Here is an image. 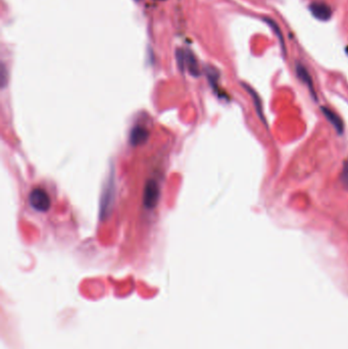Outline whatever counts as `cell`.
Instances as JSON below:
<instances>
[{"label": "cell", "instance_id": "6da1fadb", "mask_svg": "<svg viewBox=\"0 0 348 349\" xmlns=\"http://www.w3.org/2000/svg\"><path fill=\"white\" fill-rule=\"evenodd\" d=\"M160 189L155 180H149L145 185L143 193V204L147 209H154L159 201Z\"/></svg>", "mask_w": 348, "mask_h": 349}, {"label": "cell", "instance_id": "8992f818", "mask_svg": "<svg viewBox=\"0 0 348 349\" xmlns=\"http://www.w3.org/2000/svg\"><path fill=\"white\" fill-rule=\"evenodd\" d=\"M322 113L324 114L325 118L331 123V125L335 128V130L339 133L342 134L343 130H344V124L342 122V120L340 119V117L334 113L332 109L327 108V107H322Z\"/></svg>", "mask_w": 348, "mask_h": 349}, {"label": "cell", "instance_id": "5b68a950", "mask_svg": "<svg viewBox=\"0 0 348 349\" xmlns=\"http://www.w3.org/2000/svg\"><path fill=\"white\" fill-rule=\"evenodd\" d=\"M149 138V132L147 129H145L141 126L134 127L130 133V143L133 146L143 145L147 142Z\"/></svg>", "mask_w": 348, "mask_h": 349}, {"label": "cell", "instance_id": "ba28073f", "mask_svg": "<svg viewBox=\"0 0 348 349\" xmlns=\"http://www.w3.org/2000/svg\"><path fill=\"white\" fill-rule=\"evenodd\" d=\"M244 88L246 89V91L248 92V93L250 94V96L252 97V100H253V103L255 105V108H256V112H258L259 116H260V119L264 122V124H267L266 121H265V117H264V114H263V105H262V100L259 96V94L256 93V92L248 85L246 84H243Z\"/></svg>", "mask_w": 348, "mask_h": 349}, {"label": "cell", "instance_id": "8fae6325", "mask_svg": "<svg viewBox=\"0 0 348 349\" xmlns=\"http://www.w3.org/2000/svg\"><path fill=\"white\" fill-rule=\"evenodd\" d=\"M340 180H341L343 185L345 186V188L348 189V160L345 161L344 164H343V169H342Z\"/></svg>", "mask_w": 348, "mask_h": 349}, {"label": "cell", "instance_id": "3957f363", "mask_svg": "<svg viewBox=\"0 0 348 349\" xmlns=\"http://www.w3.org/2000/svg\"><path fill=\"white\" fill-rule=\"evenodd\" d=\"M115 199V181L114 177L109 178V181L106 183L105 189L103 190V195L101 197L100 205V215L104 216L108 213L109 209H112Z\"/></svg>", "mask_w": 348, "mask_h": 349}, {"label": "cell", "instance_id": "30bf717a", "mask_svg": "<svg viewBox=\"0 0 348 349\" xmlns=\"http://www.w3.org/2000/svg\"><path fill=\"white\" fill-rule=\"evenodd\" d=\"M185 57H186V61H187L188 70H189L191 75L195 76V77L199 76V70H198V66H197L194 55L190 51H187Z\"/></svg>", "mask_w": 348, "mask_h": 349}, {"label": "cell", "instance_id": "277c9868", "mask_svg": "<svg viewBox=\"0 0 348 349\" xmlns=\"http://www.w3.org/2000/svg\"><path fill=\"white\" fill-rule=\"evenodd\" d=\"M309 10L317 20L319 21H328L331 18L332 10L329 5L324 2H314L309 5Z\"/></svg>", "mask_w": 348, "mask_h": 349}, {"label": "cell", "instance_id": "7a4b0ae2", "mask_svg": "<svg viewBox=\"0 0 348 349\" xmlns=\"http://www.w3.org/2000/svg\"><path fill=\"white\" fill-rule=\"evenodd\" d=\"M29 202L30 206L37 211L45 212L50 209V198L48 194L39 188H36L32 190L29 195Z\"/></svg>", "mask_w": 348, "mask_h": 349}, {"label": "cell", "instance_id": "52a82bcc", "mask_svg": "<svg viewBox=\"0 0 348 349\" xmlns=\"http://www.w3.org/2000/svg\"><path fill=\"white\" fill-rule=\"evenodd\" d=\"M296 72H297V77L301 80V82H303V83L308 87V89H309V91H310V93L313 94V95H316L315 90H314L313 80H311V77H310V75L308 73V71L306 70V69H305L302 65L298 64V65L296 66Z\"/></svg>", "mask_w": 348, "mask_h": 349}, {"label": "cell", "instance_id": "9c48e42d", "mask_svg": "<svg viewBox=\"0 0 348 349\" xmlns=\"http://www.w3.org/2000/svg\"><path fill=\"white\" fill-rule=\"evenodd\" d=\"M265 22L271 27V29L273 30V32L275 33V35L277 36V38H278V40H279V43H280V45H281V48H282V50H283V53L285 54V53H286V46H285L284 36H283V34H282V32H281V29L279 28V26L277 25V23L275 22V21H273L272 18L266 17V18H265Z\"/></svg>", "mask_w": 348, "mask_h": 349}]
</instances>
